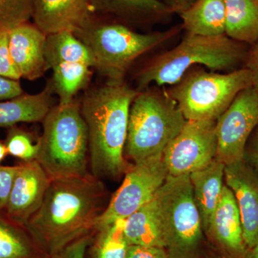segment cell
<instances>
[{
	"label": "cell",
	"mask_w": 258,
	"mask_h": 258,
	"mask_svg": "<svg viewBox=\"0 0 258 258\" xmlns=\"http://www.w3.org/2000/svg\"><path fill=\"white\" fill-rule=\"evenodd\" d=\"M5 144L8 155L28 162L36 160L40 150V137L34 139L31 134L13 126L10 128Z\"/></svg>",
	"instance_id": "obj_27"
},
{
	"label": "cell",
	"mask_w": 258,
	"mask_h": 258,
	"mask_svg": "<svg viewBox=\"0 0 258 258\" xmlns=\"http://www.w3.org/2000/svg\"><path fill=\"white\" fill-rule=\"evenodd\" d=\"M169 176L162 158L133 164L98 219L96 231L115 220L126 219L155 196Z\"/></svg>",
	"instance_id": "obj_9"
},
{
	"label": "cell",
	"mask_w": 258,
	"mask_h": 258,
	"mask_svg": "<svg viewBox=\"0 0 258 258\" xmlns=\"http://www.w3.org/2000/svg\"><path fill=\"white\" fill-rule=\"evenodd\" d=\"M186 122L167 91L157 88L139 91L129 111L124 157L133 164L162 158Z\"/></svg>",
	"instance_id": "obj_6"
},
{
	"label": "cell",
	"mask_w": 258,
	"mask_h": 258,
	"mask_svg": "<svg viewBox=\"0 0 258 258\" xmlns=\"http://www.w3.org/2000/svg\"><path fill=\"white\" fill-rule=\"evenodd\" d=\"M8 31L0 30V76L20 81L21 78L10 54Z\"/></svg>",
	"instance_id": "obj_29"
},
{
	"label": "cell",
	"mask_w": 258,
	"mask_h": 258,
	"mask_svg": "<svg viewBox=\"0 0 258 258\" xmlns=\"http://www.w3.org/2000/svg\"><path fill=\"white\" fill-rule=\"evenodd\" d=\"M125 220H115L95 232L88 247L90 258H126L130 244L125 238Z\"/></svg>",
	"instance_id": "obj_26"
},
{
	"label": "cell",
	"mask_w": 258,
	"mask_h": 258,
	"mask_svg": "<svg viewBox=\"0 0 258 258\" xmlns=\"http://www.w3.org/2000/svg\"><path fill=\"white\" fill-rule=\"evenodd\" d=\"M244 258H258V239L255 244L251 248L247 249Z\"/></svg>",
	"instance_id": "obj_37"
},
{
	"label": "cell",
	"mask_w": 258,
	"mask_h": 258,
	"mask_svg": "<svg viewBox=\"0 0 258 258\" xmlns=\"http://www.w3.org/2000/svg\"><path fill=\"white\" fill-rule=\"evenodd\" d=\"M45 58L49 69L64 62L95 67L94 57L89 47L73 32L62 31L47 35Z\"/></svg>",
	"instance_id": "obj_23"
},
{
	"label": "cell",
	"mask_w": 258,
	"mask_h": 258,
	"mask_svg": "<svg viewBox=\"0 0 258 258\" xmlns=\"http://www.w3.org/2000/svg\"><path fill=\"white\" fill-rule=\"evenodd\" d=\"M212 258H224L223 257H222V256L219 255V254H215V256H213Z\"/></svg>",
	"instance_id": "obj_39"
},
{
	"label": "cell",
	"mask_w": 258,
	"mask_h": 258,
	"mask_svg": "<svg viewBox=\"0 0 258 258\" xmlns=\"http://www.w3.org/2000/svg\"><path fill=\"white\" fill-rule=\"evenodd\" d=\"M253 151H252V159L253 162L254 171L258 176V126L256 129L255 137H254Z\"/></svg>",
	"instance_id": "obj_36"
},
{
	"label": "cell",
	"mask_w": 258,
	"mask_h": 258,
	"mask_svg": "<svg viewBox=\"0 0 258 258\" xmlns=\"http://www.w3.org/2000/svg\"><path fill=\"white\" fill-rule=\"evenodd\" d=\"M258 126V90L251 86L241 91L216 120V159L227 165L243 160L245 147Z\"/></svg>",
	"instance_id": "obj_11"
},
{
	"label": "cell",
	"mask_w": 258,
	"mask_h": 258,
	"mask_svg": "<svg viewBox=\"0 0 258 258\" xmlns=\"http://www.w3.org/2000/svg\"><path fill=\"white\" fill-rule=\"evenodd\" d=\"M34 0H0V30H10L32 19Z\"/></svg>",
	"instance_id": "obj_28"
},
{
	"label": "cell",
	"mask_w": 258,
	"mask_h": 258,
	"mask_svg": "<svg viewBox=\"0 0 258 258\" xmlns=\"http://www.w3.org/2000/svg\"><path fill=\"white\" fill-rule=\"evenodd\" d=\"M247 53L243 43L227 35L209 37L186 33L176 47L154 57L139 71L136 78L137 91H144L152 84L173 86L198 64L212 71L231 72L245 62Z\"/></svg>",
	"instance_id": "obj_3"
},
{
	"label": "cell",
	"mask_w": 258,
	"mask_h": 258,
	"mask_svg": "<svg viewBox=\"0 0 258 258\" xmlns=\"http://www.w3.org/2000/svg\"><path fill=\"white\" fill-rule=\"evenodd\" d=\"M245 64L252 76L253 86L258 90V42L248 51Z\"/></svg>",
	"instance_id": "obj_34"
},
{
	"label": "cell",
	"mask_w": 258,
	"mask_h": 258,
	"mask_svg": "<svg viewBox=\"0 0 258 258\" xmlns=\"http://www.w3.org/2000/svg\"><path fill=\"white\" fill-rule=\"evenodd\" d=\"M36 161L51 181L91 174L89 139L81 103L53 106L42 120Z\"/></svg>",
	"instance_id": "obj_4"
},
{
	"label": "cell",
	"mask_w": 258,
	"mask_h": 258,
	"mask_svg": "<svg viewBox=\"0 0 258 258\" xmlns=\"http://www.w3.org/2000/svg\"><path fill=\"white\" fill-rule=\"evenodd\" d=\"M128 244L166 249L164 230L155 196L125 220Z\"/></svg>",
	"instance_id": "obj_20"
},
{
	"label": "cell",
	"mask_w": 258,
	"mask_h": 258,
	"mask_svg": "<svg viewBox=\"0 0 258 258\" xmlns=\"http://www.w3.org/2000/svg\"><path fill=\"white\" fill-rule=\"evenodd\" d=\"M169 258H212L189 174L168 176L155 195Z\"/></svg>",
	"instance_id": "obj_7"
},
{
	"label": "cell",
	"mask_w": 258,
	"mask_h": 258,
	"mask_svg": "<svg viewBox=\"0 0 258 258\" xmlns=\"http://www.w3.org/2000/svg\"><path fill=\"white\" fill-rule=\"evenodd\" d=\"M225 184L240 212L244 243L249 249L258 239V176L245 159L225 165Z\"/></svg>",
	"instance_id": "obj_13"
},
{
	"label": "cell",
	"mask_w": 258,
	"mask_h": 258,
	"mask_svg": "<svg viewBox=\"0 0 258 258\" xmlns=\"http://www.w3.org/2000/svg\"><path fill=\"white\" fill-rule=\"evenodd\" d=\"M201 69L189 70L167 91L186 120H217L241 91L253 86L247 68L226 74Z\"/></svg>",
	"instance_id": "obj_8"
},
{
	"label": "cell",
	"mask_w": 258,
	"mask_h": 258,
	"mask_svg": "<svg viewBox=\"0 0 258 258\" xmlns=\"http://www.w3.org/2000/svg\"><path fill=\"white\" fill-rule=\"evenodd\" d=\"M0 258H47L26 228L0 213Z\"/></svg>",
	"instance_id": "obj_24"
},
{
	"label": "cell",
	"mask_w": 258,
	"mask_h": 258,
	"mask_svg": "<svg viewBox=\"0 0 258 258\" xmlns=\"http://www.w3.org/2000/svg\"><path fill=\"white\" fill-rule=\"evenodd\" d=\"M23 93L20 81L0 76V101L12 99Z\"/></svg>",
	"instance_id": "obj_33"
},
{
	"label": "cell",
	"mask_w": 258,
	"mask_h": 258,
	"mask_svg": "<svg viewBox=\"0 0 258 258\" xmlns=\"http://www.w3.org/2000/svg\"><path fill=\"white\" fill-rule=\"evenodd\" d=\"M206 237L213 250L224 258H244L247 253L240 212L233 193L226 184Z\"/></svg>",
	"instance_id": "obj_14"
},
{
	"label": "cell",
	"mask_w": 258,
	"mask_h": 258,
	"mask_svg": "<svg viewBox=\"0 0 258 258\" xmlns=\"http://www.w3.org/2000/svg\"><path fill=\"white\" fill-rule=\"evenodd\" d=\"M225 35L253 45L258 42V0H224Z\"/></svg>",
	"instance_id": "obj_22"
},
{
	"label": "cell",
	"mask_w": 258,
	"mask_h": 258,
	"mask_svg": "<svg viewBox=\"0 0 258 258\" xmlns=\"http://www.w3.org/2000/svg\"><path fill=\"white\" fill-rule=\"evenodd\" d=\"M54 90L51 81L41 92L22 94L0 101V128H11L18 123H35L43 120L53 106Z\"/></svg>",
	"instance_id": "obj_19"
},
{
	"label": "cell",
	"mask_w": 258,
	"mask_h": 258,
	"mask_svg": "<svg viewBox=\"0 0 258 258\" xmlns=\"http://www.w3.org/2000/svg\"><path fill=\"white\" fill-rule=\"evenodd\" d=\"M181 24L164 31L141 33L133 28L94 15L82 31L76 34L92 52L94 69L107 81H124L132 64L140 56L175 37Z\"/></svg>",
	"instance_id": "obj_5"
},
{
	"label": "cell",
	"mask_w": 258,
	"mask_h": 258,
	"mask_svg": "<svg viewBox=\"0 0 258 258\" xmlns=\"http://www.w3.org/2000/svg\"><path fill=\"white\" fill-rule=\"evenodd\" d=\"M174 14L183 13L190 8L196 0H161Z\"/></svg>",
	"instance_id": "obj_35"
},
{
	"label": "cell",
	"mask_w": 258,
	"mask_h": 258,
	"mask_svg": "<svg viewBox=\"0 0 258 258\" xmlns=\"http://www.w3.org/2000/svg\"><path fill=\"white\" fill-rule=\"evenodd\" d=\"M107 200L106 186L91 174L53 180L25 228L46 257H53L74 241L95 233Z\"/></svg>",
	"instance_id": "obj_1"
},
{
	"label": "cell",
	"mask_w": 258,
	"mask_h": 258,
	"mask_svg": "<svg viewBox=\"0 0 258 258\" xmlns=\"http://www.w3.org/2000/svg\"><path fill=\"white\" fill-rule=\"evenodd\" d=\"M93 14L130 28L164 23L174 13L161 0H90Z\"/></svg>",
	"instance_id": "obj_17"
},
{
	"label": "cell",
	"mask_w": 258,
	"mask_h": 258,
	"mask_svg": "<svg viewBox=\"0 0 258 258\" xmlns=\"http://www.w3.org/2000/svg\"><path fill=\"white\" fill-rule=\"evenodd\" d=\"M10 54L21 79L35 81L47 70V35L30 22L8 31Z\"/></svg>",
	"instance_id": "obj_16"
},
{
	"label": "cell",
	"mask_w": 258,
	"mask_h": 258,
	"mask_svg": "<svg viewBox=\"0 0 258 258\" xmlns=\"http://www.w3.org/2000/svg\"><path fill=\"white\" fill-rule=\"evenodd\" d=\"M50 182V178L36 160L19 164L3 215L25 227L41 207Z\"/></svg>",
	"instance_id": "obj_12"
},
{
	"label": "cell",
	"mask_w": 258,
	"mask_h": 258,
	"mask_svg": "<svg viewBox=\"0 0 258 258\" xmlns=\"http://www.w3.org/2000/svg\"><path fill=\"white\" fill-rule=\"evenodd\" d=\"M93 235L86 236L74 241L50 258H86V250L91 244Z\"/></svg>",
	"instance_id": "obj_31"
},
{
	"label": "cell",
	"mask_w": 258,
	"mask_h": 258,
	"mask_svg": "<svg viewBox=\"0 0 258 258\" xmlns=\"http://www.w3.org/2000/svg\"><path fill=\"white\" fill-rule=\"evenodd\" d=\"M8 155V151H7L5 143L0 142V163L4 160L5 157H6Z\"/></svg>",
	"instance_id": "obj_38"
},
{
	"label": "cell",
	"mask_w": 258,
	"mask_h": 258,
	"mask_svg": "<svg viewBox=\"0 0 258 258\" xmlns=\"http://www.w3.org/2000/svg\"><path fill=\"white\" fill-rule=\"evenodd\" d=\"M179 16L186 33L209 37L225 35L224 0H196Z\"/></svg>",
	"instance_id": "obj_21"
},
{
	"label": "cell",
	"mask_w": 258,
	"mask_h": 258,
	"mask_svg": "<svg viewBox=\"0 0 258 258\" xmlns=\"http://www.w3.org/2000/svg\"><path fill=\"white\" fill-rule=\"evenodd\" d=\"M18 169V165L0 166V213L6 208Z\"/></svg>",
	"instance_id": "obj_30"
},
{
	"label": "cell",
	"mask_w": 258,
	"mask_h": 258,
	"mask_svg": "<svg viewBox=\"0 0 258 258\" xmlns=\"http://www.w3.org/2000/svg\"><path fill=\"white\" fill-rule=\"evenodd\" d=\"M126 258H169L164 247L149 246L129 245Z\"/></svg>",
	"instance_id": "obj_32"
},
{
	"label": "cell",
	"mask_w": 258,
	"mask_h": 258,
	"mask_svg": "<svg viewBox=\"0 0 258 258\" xmlns=\"http://www.w3.org/2000/svg\"><path fill=\"white\" fill-rule=\"evenodd\" d=\"M225 164L215 158L203 169L189 174L193 198L206 235L220 202L225 181Z\"/></svg>",
	"instance_id": "obj_18"
},
{
	"label": "cell",
	"mask_w": 258,
	"mask_h": 258,
	"mask_svg": "<svg viewBox=\"0 0 258 258\" xmlns=\"http://www.w3.org/2000/svg\"><path fill=\"white\" fill-rule=\"evenodd\" d=\"M94 15L90 0H34L31 20L46 35L62 31L76 35Z\"/></svg>",
	"instance_id": "obj_15"
},
{
	"label": "cell",
	"mask_w": 258,
	"mask_h": 258,
	"mask_svg": "<svg viewBox=\"0 0 258 258\" xmlns=\"http://www.w3.org/2000/svg\"><path fill=\"white\" fill-rule=\"evenodd\" d=\"M216 120H186L164 150L162 160L169 176L190 174L217 157Z\"/></svg>",
	"instance_id": "obj_10"
},
{
	"label": "cell",
	"mask_w": 258,
	"mask_h": 258,
	"mask_svg": "<svg viewBox=\"0 0 258 258\" xmlns=\"http://www.w3.org/2000/svg\"><path fill=\"white\" fill-rule=\"evenodd\" d=\"M138 93L125 81H106L83 96L81 111L88 128L90 172L97 179H117L128 170L124 149L129 111Z\"/></svg>",
	"instance_id": "obj_2"
},
{
	"label": "cell",
	"mask_w": 258,
	"mask_h": 258,
	"mask_svg": "<svg viewBox=\"0 0 258 258\" xmlns=\"http://www.w3.org/2000/svg\"><path fill=\"white\" fill-rule=\"evenodd\" d=\"M91 68L81 63L64 62L52 68L53 76L50 79L54 93L59 97V103L69 104L81 90L87 87L91 81Z\"/></svg>",
	"instance_id": "obj_25"
}]
</instances>
